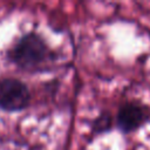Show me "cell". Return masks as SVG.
<instances>
[{
  "label": "cell",
  "mask_w": 150,
  "mask_h": 150,
  "mask_svg": "<svg viewBox=\"0 0 150 150\" xmlns=\"http://www.w3.org/2000/svg\"><path fill=\"white\" fill-rule=\"evenodd\" d=\"M11 59L22 68H32L40 64L47 56V47L40 36L35 34L23 35L9 52Z\"/></svg>",
  "instance_id": "obj_1"
},
{
  "label": "cell",
  "mask_w": 150,
  "mask_h": 150,
  "mask_svg": "<svg viewBox=\"0 0 150 150\" xmlns=\"http://www.w3.org/2000/svg\"><path fill=\"white\" fill-rule=\"evenodd\" d=\"M29 102L27 87L16 79L0 80V107L7 111L21 110Z\"/></svg>",
  "instance_id": "obj_2"
},
{
  "label": "cell",
  "mask_w": 150,
  "mask_h": 150,
  "mask_svg": "<svg viewBox=\"0 0 150 150\" xmlns=\"http://www.w3.org/2000/svg\"><path fill=\"white\" fill-rule=\"evenodd\" d=\"M148 118L144 107L135 103H125L117 114V125L123 132H131L138 129Z\"/></svg>",
  "instance_id": "obj_3"
},
{
  "label": "cell",
  "mask_w": 150,
  "mask_h": 150,
  "mask_svg": "<svg viewBox=\"0 0 150 150\" xmlns=\"http://www.w3.org/2000/svg\"><path fill=\"white\" fill-rule=\"evenodd\" d=\"M110 125V117L107 115H102L96 122H95V129L98 131H102Z\"/></svg>",
  "instance_id": "obj_4"
}]
</instances>
